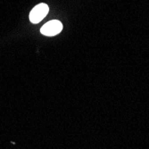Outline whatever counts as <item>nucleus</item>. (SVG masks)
Returning <instances> with one entry per match:
<instances>
[{
	"label": "nucleus",
	"instance_id": "2",
	"mask_svg": "<svg viewBox=\"0 0 149 149\" xmlns=\"http://www.w3.org/2000/svg\"><path fill=\"white\" fill-rule=\"evenodd\" d=\"M63 30V24L58 20H53L47 22L43 27L40 29V32L45 36L52 37L59 34Z\"/></svg>",
	"mask_w": 149,
	"mask_h": 149
},
{
	"label": "nucleus",
	"instance_id": "1",
	"mask_svg": "<svg viewBox=\"0 0 149 149\" xmlns=\"http://www.w3.org/2000/svg\"><path fill=\"white\" fill-rule=\"evenodd\" d=\"M49 7L47 4L41 3L36 6L30 13V21L32 23H38L41 22L48 13Z\"/></svg>",
	"mask_w": 149,
	"mask_h": 149
}]
</instances>
